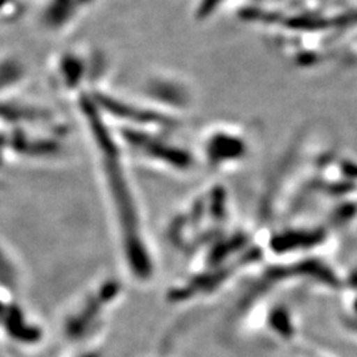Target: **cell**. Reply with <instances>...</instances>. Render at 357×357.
<instances>
[{"label": "cell", "instance_id": "6da1fadb", "mask_svg": "<svg viewBox=\"0 0 357 357\" xmlns=\"http://www.w3.org/2000/svg\"><path fill=\"white\" fill-rule=\"evenodd\" d=\"M255 137L246 125L217 123L205 132L202 149L206 165L218 172H233L245 166L255 153Z\"/></svg>", "mask_w": 357, "mask_h": 357}, {"label": "cell", "instance_id": "7a4b0ae2", "mask_svg": "<svg viewBox=\"0 0 357 357\" xmlns=\"http://www.w3.org/2000/svg\"><path fill=\"white\" fill-rule=\"evenodd\" d=\"M259 231L266 257L273 261L319 255L318 252L330 243L332 236L327 224H287Z\"/></svg>", "mask_w": 357, "mask_h": 357}]
</instances>
